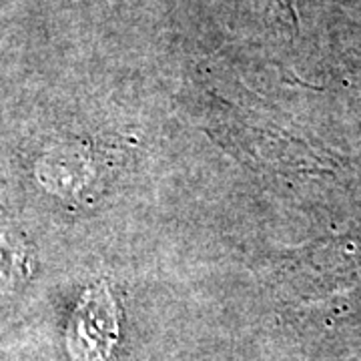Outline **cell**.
I'll return each mask as SVG.
<instances>
[{
    "label": "cell",
    "mask_w": 361,
    "mask_h": 361,
    "mask_svg": "<svg viewBox=\"0 0 361 361\" xmlns=\"http://www.w3.org/2000/svg\"><path fill=\"white\" fill-rule=\"evenodd\" d=\"M116 334V307L109 289L104 285L90 287L73 315L68 348L87 361L104 360Z\"/></svg>",
    "instance_id": "cell-1"
}]
</instances>
